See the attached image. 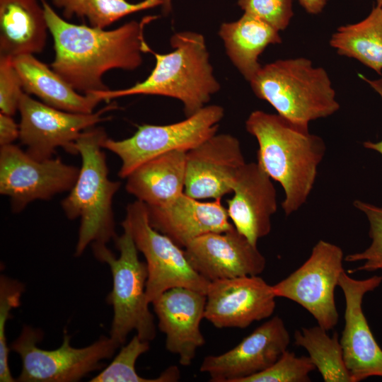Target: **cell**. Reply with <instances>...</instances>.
Returning <instances> with one entry per match:
<instances>
[{"label": "cell", "mask_w": 382, "mask_h": 382, "mask_svg": "<svg viewBox=\"0 0 382 382\" xmlns=\"http://www.w3.org/2000/svg\"><path fill=\"white\" fill-rule=\"evenodd\" d=\"M40 1L54 41L55 54L51 68L76 91L88 93L109 89L102 79L107 71H133L141 66L142 54L149 52L144 29L156 16L106 30L71 23L46 0Z\"/></svg>", "instance_id": "1"}, {"label": "cell", "mask_w": 382, "mask_h": 382, "mask_svg": "<svg viewBox=\"0 0 382 382\" xmlns=\"http://www.w3.org/2000/svg\"><path fill=\"white\" fill-rule=\"evenodd\" d=\"M245 128L258 144L257 163L284 192L282 207L286 216L299 210L314 186L326 146L308 128L298 126L278 114L252 112Z\"/></svg>", "instance_id": "2"}, {"label": "cell", "mask_w": 382, "mask_h": 382, "mask_svg": "<svg viewBox=\"0 0 382 382\" xmlns=\"http://www.w3.org/2000/svg\"><path fill=\"white\" fill-rule=\"evenodd\" d=\"M173 50L159 54L151 48L156 64L143 81L119 90L90 92L103 101L132 96L155 95L180 100L187 117L206 106L212 96L220 89L216 79L204 36L198 33L183 31L170 38Z\"/></svg>", "instance_id": "3"}, {"label": "cell", "mask_w": 382, "mask_h": 382, "mask_svg": "<svg viewBox=\"0 0 382 382\" xmlns=\"http://www.w3.org/2000/svg\"><path fill=\"white\" fill-rule=\"evenodd\" d=\"M107 137L103 128L94 126L84 130L75 143L81 166L62 207L69 219H81L76 256L81 255L89 244L106 245L117 237L112 204L120 183L108 178L106 157L102 150Z\"/></svg>", "instance_id": "4"}, {"label": "cell", "mask_w": 382, "mask_h": 382, "mask_svg": "<svg viewBox=\"0 0 382 382\" xmlns=\"http://www.w3.org/2000/svg\"><path fill=\"white\" fill-rule=\"evenodd\" d=\"M249 82L258 98L303 128H308L313 120L335 114L340 107L326 70L314 66L305 57L278 59L262 66Z\"/></svg>", "instance_id": "5"}, {"label": "cell", "mask_w": 382, "mask_h": 382, "mask_svg": "<svg viewBox=\"0 0 382 382\" xmlns=\"http://www.w3.org/2000/svg\"><path fill=\"white\" fill-rule=\"evenodd\" d=\"M122 226L123 234L115 240L120 251L118 257L106 245H91L95 257L107 263L112 273V289L107 297L114 311L110 337L120 346L132 330L144 341L150 342L156 337L154 316L146 295V263L139 259L138 250L129 228Z\"/></svg>", "instance_id": "6"}, {"label": "cell", "mask_w": 382, "mask_h": 382, "mask_svg": "<svg viewBox=\"0 0 382 382\" xmlns=\"http://www.w3.org/2000/svg\"><path fill=\"white\" fill-rule=\"evenodd\" d=\"M43 333L25 325L11 344L22 362L21 382H74L102 366L101 361L110 358L120 347L110 337H101L91 345L76 348L70 345L71 336L64 331L61 346L52 350L40 348Z\"/></svg>", "instance_id": "7"}, {"label": "cell", "mask_w": 382, "mask_h": 382, "mask_svg": "<svg viewBox=\"0 0 382 382\" xmlns=\"http://www.w3.org/2000/svg\"><path fill=\"white\" fill-rule=\"evenodd\" d=\"M122 225L126 226L137 248L146 259V295L152 303L166 291L186 287L206 294L210 282L190 265L185 250L151 226L147 205L139 200L128 204Z\"/></svg>", "instance_id": "8"}, {"label": "cell", "mask_w": 382, "mask_h": 382, "mask_svg": "<svg viewBox=\"0 0 382 382\" xmlns=\"http://www.w3.org/2000/svg\"><path fill=\"white\" fill-rule=\"evenodd\" d=\"M224 110L206 105L185 120L166 125H143L130 137L114 140L108 137L103 148L116 154L122 165L118 175L126 178L135 168L159 155L188 151L216 134Z\"/></svg>", "instance_id": "9"}, {"label": "cell", "mask_w": 382, "mask_h": 382, "mask_svg": "<svg viewBox=\"0 0 382 382\" xmlns=\"http://www.w3.org/2000/svg\"><path fill=\"white\" fill-rule=\"evenodd\" d=\"M343 260L340 247L320 240L297 270L272 285L276 297L297 303L313 316L318 325L328 331L333 329L339 319L335 290L345 270Z\"/></svg>", "instance_id": "10"}, {"label": "cell", "mask_w": 382, "mask_h": 382, "mask_svg": "<svg viewBox=\"0 0 382 382\" xmlns=\"http://www.w3.org/2000/svg\"><path fill=\"white\" fill-rule=\"evenodd\" d=\"M80 168L60 158L38 161L13 144L0 149V193L11 199L13 212L35 199H50L70 190Z\"/></svg>", "instance_id": "11"}, {"label": "cell", "mask_w": 382, "mask_h": 382, "mask_svg": "<svg viewBox=\"0 0 382 382\" xmlns=\"http://www.w3.org/2000/svg\"><path fill=\"white\" fill-rule=\"evenodd\" d=\"M115 108L117 105L112 103L90 114L69 112L36 100L24 92L18 106V138L26 146L25 152L38 161L52 158L58 147L77 154L75 143L81 134L110 119L103 114Z\"/></svg>", "instance_id": "12"}, {"label": "cell", "mask_w": 382, "mask_h": 382, "mask_svg": "<svg viewBox=\"0 0 382 382\" xmlns=\"http://www.w3.org/2000/svg\"><path fill=\"white\" fill-rule=\"evenodd\" d=\"M382 282V276L356 279L344 270L339 278L345 301V325L340 340L343 359L352 382L382 377V349L371 330L362 308L364 296Z\"/></svg>", "instance_id": "13"}, {"label": "cell", "mask_w": 382, "mask_h": 382, "mask_svg": "<svg viewBox=\"0 0 382 382\" xmlns=\"http://www.w3.org/2000/svg\"><path fill=\"white\" fill-rule=\"evenodd\" d=\"M204 318L217 328L244 329L270 317L277 298L272 285L258 275L211 281Z\"/></svg>", "instance_id": "14"}, {"label": "cell", "mask_w": 382, "mask_h": 382, "mask_svg": "<svg viewBox=\"0 0 382 382\" xmlns=\"http://www.w3.org/2000/svg\"><path fill=\"white\" fill-rule=\"evenodd\" d=\"M290 335L278 316L266 321L231 349L208 355L199 371L212 382H241L273 364L287 349Z\"/></svg>", "instance_id": "15"}, {"label": "cell", "mask_w": 382, "mask_h": 382, "mask_svg": "<svg viewBox=\"0 0 382 382\" xmlns=\"http://www.w3.org/2000/svg\"><path fill=\"white\" fill-rule=\"evenodd\" d=\"M245 163L238 139L216 134L187 152L184 192L199 200L222 198L233 192Z\"/></svg>", "instance_id": "16"}, {"label": "cell", "mask_w": 382, "mask_h": 382, "mask_svg": "<svg viewBox=\"0 0 382 382\" xmlns=\"http://www.w3.org/2000/svg\"><path fill=\"white\" fill-rule=\"evenodd\" d=\"M192 267L209 281L261 274L266 259L235 227L221 233H208L185 248Z\"/></svg>", "instance_id": "17"}, {"label": "cell", "mask_w": 382, "mask_h": 382, "mask_svg": "<svg viewBox=\"0 0 382 382\" xmlns=\"http://www.w3.org/2000/svg\"><path fill=\"white\" fill-rule=\"evenodd\" d=\"M206 301L204 293L174 287L152 303L158 328L166 335V348L179 357L182 366H190L205 343L200 323L204 318Z\"/></svg>", "instance_id": "18"}, {"label": "cell", "mask_w": 382, "mask_h": 382, "mask_svg": "<svg viewBox=\"0 0 382 382\" xmlns=\"http://www.w3.org/2000/svg\"><path fill=\"white\" fill-rule=\"evenodd\" d=\"M227 201V213L235 228L253 245L267 236L277 210V192L272 178L257 162L245 163Z\"/></svg>", "instance_id": "19"}, {"label": "cell", "mask_w": 382, "mask_h": 382, "mask_svg": "<svg viewBox=\"0 0 382 382\" xmlns=\"http://www.w3.org/2000/svg\"><path fill=\"white\" fill-rule=\"evenodd\" d=\"M147 208L151 226L183 248L202 235L234 228L221 198L201 202L183 192L167 205Z\"/></svg>", "instance_id": "20"}, {"label": "cell", "mask_w": 382, "mask_h": 382, "mask_svg": "<svg viewBox=\"0 0 382 382\" xmlns=\"http://www.w3.org/2000/svg\"><path fill=\"white\" fill-rule=\"evenodd\" d=\"M48 30L40 0H0V57L40 53Z\"/></svg>", "instance_id": "21"}, {"label": "cell", "mask_w": 382, "mask_h": 382, "mask_svg": "<svg viewBox=\"0 0 382 382\" xmlns=\"http://www.w3.org/2000/svg\"><path fill=\"white\" fill-rule=\"evenodd\" d=\"M187 151H173L142 163L126 178V190L149 207H162L184 192Z\"/></svg>", "instance_id": "22"}, {"label": "cell", "mask_w": 382, "mask_h": 382, "mask_svg": "<svg viewBox=\"0 0 382 382\" xmlns=\"http://www.w3.org/2000/svg\"><path fill=\"white\" fill-rule=\"evenodd\" d=\"M24 91L38 97L47 105L74 113L90 114L103 100L91 93L81 95L52 69L33 54L12 59Z\"/></svg>", "instance_id": "23"}, {"label": "cell", "mask_w": 382, "mask_h": 382, "mask_svg": "<svg viewBox=\"0 0 382 382\" xmlns=\"http://www.w3.org/2000/svg\"><path fill=\"white\" fill-rule=\"evenodd\" d=\"M219 35L230 60L248 81L261 68L258 59L265 48L282 43L279 30L245 13L236 21L222 23Z\"/></svg>", "instance_id": "24"}, {"label": "cell", "mask_w": 382, "mask_h": 382, "mask_svg": "<svg viewBox=\"0 0 382 382\" xmlns=\"http://www.w3.org/2000/svg\"><path fill=\"white\" fill-rule=\"evenodd\" d=\"M330 45L340 55L353 58L382 73V8L374 7L364 20L339 27Z\"/></svg>", "instance_id": "25"}, {"label": "cell", "mask_w": 382, "mask_h": 382, "mask_svg": "<svg viewBox=\"0 0 382 382\" xmlns=\"http://www.w3.org/2000/svg\"><path fill=\"white\" fill-rule=\"evenodd\" d=\"M327 332L319 325L302 328L294 333V345L307 350L325 382H352L337 332L330 336Z\"/></svg>", "instance_id": "26"}, {"label": "cell", "mask_w": 382, "mask_h": 382, "mask_svg": "<svg viewBox=\"0 0 382 382\" xmlns=\"http://www.w3.org/2000/svg\"><path fill=\"white\" fill-rule=\"evenodd\" d=\"M62 11L63 16L87 19L89 25L105 29L120 18L135 12L160 6L158 0H143L131 3L127 0H52Z\"/></svg>", "instance_id": "27"}, {"label": "cell", "mask_w": 382, "mask_h": 382, "mask_svg": "<svg viewBox=\"0 0 382 382\" xmlns=\"http://www.w3.org/2000/svg\"><path fill=\"white\" fill-rule=\"evenodd\" d=\"M149 349V342L142 340L136 334L102 371L90 382H175L180 378L177 366L165 369L158 377L146 378L140 376L135 369V363L140 355Z\"/></svg>", "instance_id": "28"}, {"label": "cell", "mask_w": 382, "mask_h": 382, "mask_svg": "<svg viewBox=\"0 0 382 382\" xmlns=\"http://www.w3.org/2000/svg\"><path fill=\"white\" fill-rule=\"evenodd\" d=\"M353 205L368 220L371 243L361 252L347 255L345 260L348 262H363L362 265L352 270V272L382 270V207L359 199L354 200Z\"/></svg>", "instance_id": "29"}, {"label": "cell", "mask_w": 382, "mask_h": 382, "mask_svg": "<svg viewBox=\"0 0 382 382\" xmlns=\"http://www.w3.org/2000/svg\"><path fill=\"white\" fill-rule=\"evenodd\" d=\"M315 369L309 357H298L286 349L269 368L241 382H308L309 374Z\"/></svg>", "instance_id": "30"}, {"label": "cell", "mask_w": 382, "mask_h": 382, "mask_svg": "<svg viewBox=\"0 0 382 382\" xmlns=\"http://www.w3.org/2000/svg\"><path fill=\"white\" fill-rule=\"evenodd\" d=\"M25 291L24 284L5 275L0 277V381L13 382L8 365V347L6 337V322L11 317V311L21 304Z\"/></svg>", "instance_id": "31"}, {"label": "cell", "mask_w": 382, "mask_h": 382, "mask_svg": "<svg viewBox=\"0 0 382 382\" xmlns=\"http://www.w3.org/2000/svg\"><path fill=\"white\" fill-rule=\"evenodd\" d=\"M245 13L267 23L277 30L289 25L294 16L291 0H238Z\"/></svg>", "instance_id": "32"}, {"label": "cell", "mask_w": 382, "mask_h": 382, "mask_svg": "<svg viewBox=\"0 0 382 382\" xmlns=\"http://www.w3.org/2000/svg\"><path fill=\"white\" fill-rule=\"evenodd\" d=\"M23 87L12 59L0 57V109L1 112L13 115L18 110Z\"/></svg>", "instance_id": "33"}, {"label": "cell", "mask_w": 382, "mask_h": 382, "mask_svg": "<svg viewBox=\"0 0 382 382\" xmlns=\"http://www.w3.org/2000/svg\"><path fill=\"white\" fill-rule=\"evenodd\" d=\"M19 137V126L15 122L12 116L0 113V145L11 144Z\"/></svg>", "instance_id": "34"}, {"label": "cell", "mask_w": 382, "mask_h": 382, "mask_svg": "<svg viewBox=\"0 0 382 382\" xmlns=\"http://www.w3.org/2000/svg\"><path fill=\"white\" fill-rule=\"evenodd\" d=\"M359 76L369 83L382 98V78L376 80H370L363 75L359 74ZM363 146L367 149L374 151L382 156V139L378 141H366L363 143Z\"/></svg>", "instance_id": "35"}, {"label": "cell", "mask_w": 382, "mask_h": 382, "mask_svg": "<svg viewBox=\"0 0 382 382\" xmlns=\"http://www.w3.org/2000/svg\"><path fill=\"white\" fill-rule=\"evenodd\" d=\"M305 11L313 15H317L322 12L326 4V0H298Z\"/></svg>", "instance_id": "36"}, {"label": "cell", "mask_w": 382, "mask_h": 382, "mask_svg": "<svg viewBox=\"0 0 382 382\" xmlns=\"http://www.w3.org/2000/svg\"><path fill=\"white\" fill-rule=\"evenodd\" d=\"M160 2V6L161 7L162 13L163 15H168L172 8L171 2L172 0H158Z\"/></svg>", "instance_id": "37"}, {"label": "cell", "mask_w": 382, "mask_h": 382, "mask_svg": "<svg viewBox=\"0 0 382 382\" xmlns=\"http://www.w3.org/2000/svg\"><path fill=\"white\" fill-rule=\"evenodd\" d=\"M377 6L382 8V0H376Z\"/></svg>", "instance_id": "38"}]
</instances>
